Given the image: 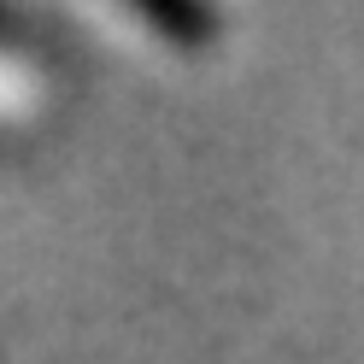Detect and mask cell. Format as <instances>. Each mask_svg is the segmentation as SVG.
Returning <instances> with one entry per match:
<instances>
[{"mask_svg": "<svg viewBox=\"0 0 364 364\" xmlns=\"http://www.w3.org/2000/svg\"><path fill=\"white\" fill-rule=\"evenodd\" d=\"M141 12H147V24L171 30L176 41H188V48H194V41H200V36L212 30V12H194V6H159V0H147Z\"/></svg>", "mask_w": 364, "mask_h": 364, "instance_id": "cell-1", "label": "cell"}]
</instances>
